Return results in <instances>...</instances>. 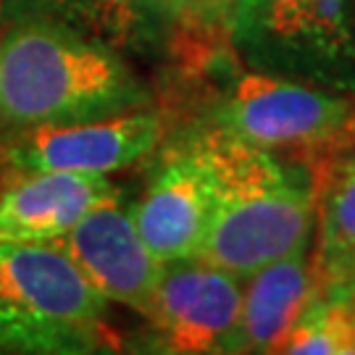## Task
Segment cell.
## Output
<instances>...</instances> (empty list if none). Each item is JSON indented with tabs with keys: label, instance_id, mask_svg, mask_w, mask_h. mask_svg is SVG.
<instances>
[{
	"label": "cell",
	"instance_id": "cell-1",
	"mask_svg": "<svg viewBox=\"0 0 355 355\" xmlns=\"http://www.w3.org/2000/svg\"><path fill=\"white\" fill-rule=\"evenodd\" d=\"M150 89L124 53L74 26L8 8L0 45V119L13 127H58L148 108Z\"/></svg>",
	"mask_w": 355,
	"mask_h": 355
},
{
	"label": "cell",
	"instance_id": "cell-2",
	"mask_svg": "<svg viewBox=\"0 0 355 355\" xmlns=\"http://www.w3.org/2000/svg\"><path fill=\"white\" fill-rule=\"evenodd\" d=\"M203 129L218 166V203L200 258L248 279L258 268L311 248L318 208L316 164Z\"/></svg>",
	"mask_w": 355,
	"mask_h": 355
},
{
	"label": "cell",
	"instance_id": "cell-3",
	"mask_svg": "<svg viewBox=\"0 0 355 355\" xmlns=\"http://www.w3.org/2000/svg\"><path fill=\"white\" fill-rule=\"evenodd\" d=\"M190 74L214 89L203 127L232 140L321 164L355 148V95L245 66L224 45Z\"/></svg>",
	"mask_w": 355,
	"mask_h": 355
},
{
	"label": "cell",
	"instance_id": "cell-4",
	"mask_svg": "<svg viewBox=\"0 0 355 355\" xmlns=\"http://www.w3.org/2000/svg\"><path fill=\"white\" fill-rule=\"evenodd\" d=\"M108 297L58 242L0 240V350L79 355L119 350Z\"/></svg>",
	"mask_w": 355,
	"mask_h": 355
},
{
	"label": "cell",
	"instance_id": "cell-5",
	"mask_svg": "<svg viewBox=\"0 0 355 355\" xmlns=\"http://www.w3.org/2000/svg\"><path fill=\"white\" fill-rule=\"evenodd\" d=\"M229 45L250 69L355 95V0H240Z\"/></svg>",
	"mask_w": 355,
	"mask_h": 355
},
{
	"label": "cell",
	"instance_id": "cell-6",
	"mask_svg": "<svg viewBox=\"0 0 355 355\" xmlns=\"http://www.w3.org/2000/svg\"><path fill=\"white\" fill-rule=\"evenodd\" d=\"M218 203V166L205 129L198 124L168 142L129 216L150 253L161 261L192 258L203 250Z\"/></svg>",
	"mask_w": 355,
	"mask_h": 355
},
{
	"label": "cell",
	"instance_id": "cell-7",
	"mask_svg": "<svg viewBox=\"0 0 355 355\" xmlns=\"http://www.w3.org/2000/svg\"><path fill=\"white\" fill-rule=\"evenodd\" d=\"M245 279L200 255L164 263L148 313L153 353H237Z\"/></svg>",
	"mask_w": 355,
	"mask_h": 355
},
{
	"label": "cell",
	"instance_id": "cell-8",
	"mask_svg": "<svg viewBox=\"0 0 355 355\" xmlns=\"http://www.w3.org/2000/svg\"><path fill=\"white\" fill-rule=\"evenodd\" d=\"M164 135L166 116L153 108H137L79 124L29 127L3 158L16 171H76L108 177L150 155Z\"/></svg>",
	"mask_w": 355,
	"mask_h": 355
},
{
	"label": "cell",
	"instance_id": "cell-9",
	"mask_svg": "<svg viewBox=\"0 0 355 355\" xmlns=\"http://www.w3.org/2000/svg\"><path fill=\"white\" fill-rule=\"evenodd\" d=\"M69 258L98 290L148 318L164 263L150 253L129 208L111 200L92 208L74 229L58 237Z\"/></svg>",
	"mask_w": 355,
	"mask_h": 355
},
{
	"label": "cell",
	"instance_id": "cell-10",
	"mask_svg": "<svg viewBox=\"0 0 355 355\" xmlns=\"http://www.w3.org/2000/svg\"><path fill=\"white\" fill-rule=\"evenodd\" d=\"M116 198L119 187L105 174L19 171L0 184V240L53 242Z\"/></svg>",
	"mask_w": 355,
	"mask_h": 355
},
{
	"label": "cell",
	"instance_id": "cell-11",
	"mask_svg": "<svg viewBox=\"0 0 355 355\" xmlns=\"http://www.w3.org/2000/svg\"><path fill=\"white\" fill-rule=\"evenodd\" d=\"M8 8L51 16L124 55L168 51L179 29L174 0H8Z\"/></svg>",
	"mask_w": 355,
	"mask_h": 355
},
{
	"label": "cell",
	"instance_id": "cell-12",
	"mask_svg": "<svg viewBox=\"0 0 355 355\" xmlns=\"http://www.w3.org/2000/svg\"><path fill=\"white\" fill-rule=\"evenodd\" d=\"M321 287L311 248H300L245 279L237 353H282L292 327Z\"/></svg>",
	"mask_w": 355,
	"mask_h": 355
},
{
	"label": "cell",
	"instance_id": "cell-13",
	"mask_svg": "<svg viewBox=\"0 0 355 355\" xmlns=\"http://www.w3.org/2000/svg\"><path fill=\"white\" fill-rule=\"evenodd\" d=\"M318 168L313 268L321 292L355 271V148L337 153Z\"/></svg>",
	"mask_w": 355,
	"mask_h": 355
},
{
	"label": "cell",
	"instance_id": "cell-14",
	"mask_svg": "<svg viewBox=\"0 0 355 355\" xmlns=\"http://www.w3.org/2000/svg\"><path fill=\"white\" fill-rule=\"evenodd\" d=\"M282 353L355 355V308L340 290H324L308 303Z\"/></svg>",
	"mask_w": 355,
	"mask_h": 355
},
{
	"label": "cell",
	"instance_id": "cell-15",
	"mask_svg": "<svg viewBox=\"0 0 355 355\" xmlns=\"http://www.w3.org/2000/svg\"><path fill=\"white\" fill-rule=\"evenodd\" d=\"M174 3L179 16L177 35L229 42V29L240 0H174Z\"/></svg>",
	"mask_w": 355,
	"mask_h": 355
},
{
	"label": "cell",
	"instance_id": "cell-16",
	"mask_svg": "<svg viewBox=\"0 0 355 355\" xmlns=\"http://www.w3.org/2000/svg\"><path fill=\"white\" fill-rule=\"evenodd\" d=\"M329 290H340L345 295V297H347V300L353 303V308H355V271L350 274V277H347V279L343 282V284H337V287H329Z\"/></svg>",
	"mask_w": 355,
	"mask_h": 355
},
{
	"label": "cell",
	"instance_id": "cell-17",
	"mask_svg": "<svg viewBox=\"0 0 355 355\" xmlns=\"http://www.w3.org/2000/svg\"><path fill=\"white\" fill-rule=\"evenodd\" d=\"M3 11H6V3H3V0H0V16H3Z\"/></svg>",
	"mask_w": 355,
	"mask_h": 355
}]
</instances>
